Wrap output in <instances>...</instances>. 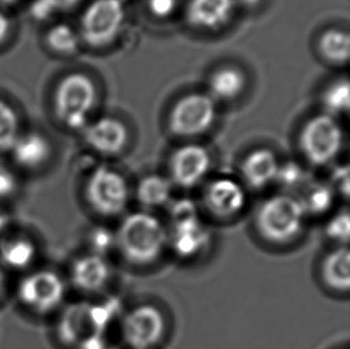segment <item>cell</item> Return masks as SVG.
Masks as SVG:
<instances>
[{
	"label": "cell",
	"mask_w": 350,
	"mask_h": 349,
	"mask_svg": "<svg viewBox=\"0 0 350 349\" xmlns=\"http://www.w3.org/2000/svg\"><path fill=\"white\" fill-rule=\"evenodd\" d=\"M96 102L97 88L90 76L81 71L65 73L53 86V120L64 131L81 133L91 121Z\"/></svg>",
	"instance_id": "cell-1"
},
{
	"label": "cell",
	"mask_w": 350,
	"mask_h": 349,
	"mask_svg": "<svg viewBox=\"0 0 350 349\" xmlns=\"http://www.w3.org/2000/svg\"><path fill=\"white\" fill-rule=\"evenodd\" d=\"M115 238L123 257L137 266L158 260L169 243V233L163 222L147 212L132 213L124 218Z\"/></svg>",
	"instance_id": "cell-2"
},
{
	"label": "cell",
	"mask_w": 350,
	"mask_h": 349,
	"mask_svg": "<svg viewBox=\"0 0 350 349\" xmlns=\"http://www.w3.org/2000/svg\"><path fill=\"white\" fill-rule=\"evenodd\" d=\"M14 294L24 311L36 317L52 316L62 310L66 278L55 269L33 268L21 276Z\"/></svg>",
	"instance_id": "cell-3"
},
{
	"label": "cell",
	"mask_w": 350,
	"mask_h": 349,
	"mask_svg": "<svg viewBox=\"0 0 350 349\" xmlns=\"http://www.w3.org/2000/svg\"><path fill=\"white\" fill-rule=\"evenodd\" d=\"M306 212L298 198L280 194L262 203L257 217V230L267 241L284 244L299 236Z\"/></svg>",
	"instance_id": "cell-4"
},
{
	"label": "cell",
	"mask_w": 350,
	"mask_h": 349,
	"mask_svg": "<svg viewBox=\"0 0 350 349\" xmlns=\"http://www.w3.org/2000/svg\"><path fill=\"white\" fill-rule=\"evenodd\" d=\"M124 21L121 0H94L83 11L78 34L81 44L90 48L108 46L118 38Z\"/></svg>",
	"instance_id": "cell-5"
},
{
	"label": "cell",
	"mask_w": 350,
	"mask_h": 349,
	"mask_svg": "<svg viewBox=\"0 0 350 349\" xmlns=\"http://www.w3.org/2000/svg\"><path fill=\"white\" fill-rule=\"evenodd\" d=\"M86 203L102 217H116L129 201L127 181L108 166H98L91 172L84 185Z\"/></svg>",
	"instance_id": "cell-6"
},
{
	"label": "cell",
	"mask_w": 350,
	"mask_h": 349,
	"mask_svg": "<svg viewBox=\"0 0 350 349\" xmlns=\"http://www.w3.org/2000/svg\"><path fill=\"white\" fill-rule=\"evenodd\" d=\"M57 336L70 349H98L105 342V333L97 324L89 302H77L62 310Z\"/></svg>",
	"instance_id": "cell-7"
},
{
	"label": "cell",
	"mask_w": 350,
	"mask_h": 349,
	"mask_svg": "<svg viewBox=\"0 0 350 349\" xmlns=\"http://www.w3.org/2000/svg\"><path fill=\"white\" fill-rule=\"evenodd\" d=\"M343 134L336 120L327 115L311 118L304 127L300 146L304 156L312 166L330 164L341 151Z\"/></svg>",
	"instance_id": "cell-8"
},
{
	"label": "cell",
	"mask_w": 350,
	"mask_h": 349,
	"mask_svg": "<svg viewBox=\"0 0 350 349\" xmlns=\"http://www.w3.org/2000/svg\"><path fill=\"white\" fill-rule=\"evenodd\" d=\"M9 163L19 174H38L54 158V145L48 134L38 128H24L8 153Z\"/></svg>",
	"instance_id": "cell-9"
},
{
	"label": "cell",
	"mask_w": 350,
	"mask_h": 349,
	"mask_svg": "<svg viewBox=\"0 0 350 349\" xmlns=\"http://www.w3.org/2000/svg\"><path fill=\"white\" fill-rule=\"evenodd\" d=\"M214 120L215 105L212 97L204 94H190L172 109L171 132L178 137H195L208 131Z\"/></svg>",
	"instance_id": "cell-10"
},
{
	"label": "cell",
	"mask_w": 350,
	"mask_h": 349,
	"mask_svg": "<svg viewBox=\"0 0 350 349\" xmlns=\"http://www.w3.org/2000/svg\"><path fill=\"white\" fill-rule=\"evenodd\" d=\"M165 326V318L156 307H135L123 318V341L132 349L153 348L163 339Z\"/></svg>",
	"instance_id": "cell-11"
},
{
	"label": "cell",
	"mask_w": 350,
	"mask_h": 349,
	"mask_svg": "<svg viewBox=\"0 0 350 349\" xmlns=\"http://www.w3.org/2000/svg\"><path fill=\"white\" fill-rule=\"evenodd\" d=\"M211 157L204 147L185 145L172 155L171 179L180 188H194L208 174Z\"/></svg>",
	"instance_id": "cell-12"
},
{
	"label": "cell",
	"mask_w": 350,
	"mask_h": 349,
	"mask_svg": "<svg viewBox=\"0 0 350 349\" xmlns=\"http://www.w3.org/2000/svg\"><path fill=\"white\" fill-rule=\"evenodd\" d=\"M38 242L30 233L17 230L16 227L0 240V264L5 270L27 273L38 262Z\"/></svg>",
	"instance_id": "cell-13"
},
{
	"label": "cell",
	"mask_w": 350,
	"mask_h": 349,
	"mask_svg": "<svg viewBox=\"0 0 350 349\" xmlns=\"http://www.w3.org/2000/svg\"><path fill=\"white\" fill-rule=\"evenodd\" d=\"M81 133L86 146L102 156L118 155L127 145V128L118 118L90 121Z\"/></svg>",
	"instance_id": "cell-14"
},
{
	"label": "cell",
	"mask_w": 350,
	"mask_h": 349,
	"mask_svg": "<svg viewBox=\"0 0 350 349\" xmlns=\"http://www.w3.org/2000/svg\"><path fill=\"white\" fill-rule=\"evenodd\" d=\"M204 203L214 217H236L245 207V189L230 177L214 179L204 190Z\"/></svg>",
	"instance_id": "cell-15"
},
{
	"label": "cell",
	"mask_w": 350,
	"mask_h": 349,
	"mask_svg": "<svg viewBox=\"0 0 350 349\" xmlns=\"http://www.w3.org/2000/svg\"><path fill=\"white\" fill-rule=\"evenodd\" d=\"M110 278L111 268L105 256L89 253L73 260L66 281L79 292L97 293L108 285Z\"/></svg>",
	"instance_id": "cell-16"
},
{
	"label": "cell",
	"mask_w": 350,
	"mask_h": 349,
	"mask_svg": "<svg viewBox=\"0 0 350 349\" xmlns=\"http://www.w3.org/2000/svg\"><path fill=\"white\" fill-rule=\"evenodd\" d=\"M209 232L200 218L176 222L169 235L170 243L177 255L185 259L194 257L208 244Z\"/></svg>",
	"instance_id": "cell-17"
},
{
	"label": "cell",
	"mask_w": 350,
	"mask_h": 349,
	"mask_svg": "<svg viewBox=\"0 0 350 349\" xmlns=\"http://www.w3.org/2000/svg\"><path fill=\"white\" fill-rule=\"evenodd\" d=\"M42 46L53 57L68 59L76 57L83 44L78 30L71 23L53 21L43 31Z\"/></svg>",
	"instance_id": "cell-18"
},
{
	"label": "cell",
	"mask_w": 350,
	"mask_h": 349,
	"mask_svg": "<svg viewBox=\"0 0 350 349\" xmlns=\"http://www.w3.org/2000/svg\"><path fill=\"white\" fill-rule=\"evenodd\" d=\"M279 166L273 152L260 148L246 157L241 166V172L250 188L265 189L275 182Z\"/></svg>",
	"instance_id": "cell-19"
},
{
	"label": "cell",
	"mask_w": 350,
	"mask_h": 349,
	"mask_svg": "<svg viewBox=\"0 0 350 349\" xmlns=\"http://www.w3.org/2000/svg\"><path fill=\"white\" fill-rule=\"evenodd\" d=\"M233 5V0H191L187 11L188 19L198 28L217 29L231 17Z\"/></svg>",
	"instance_id": "cell-20"
},
{
	"label": "cell",
	"mask_w": 350,
	"mask_h": 349,
	"mask_svg": "<svg viewBox=\"0 0 350 349\" xmlns=\"http://www.w3.org/2000/svg\"><path fill=\"white\" fill-rule=\"evenodd\" d=\"M324 281L332 289L347 292L350 287V253L347 246L332 251L322 266Z\"/></svg>",
	"instance_id": "cell-21"
},
{
	"label": "cell",
	"mask_w": 350,
	"mask_h": 349,
	"mask_svg": "<svg viewBox=\"0 0 350 349\" xmlns=\"http://www.w3.org/2000/svg\"><path fill=\"white\" fill-rule=\"evenodd\" d=\"M172 195V183L161 174H151L137 184V201L144 207L158 208L165 206Z\"/></svg>",
	"instance_id": "cell-22"
},
{
	"label": "cell",
	"mask_w": 350,
	"mask_h": 349,
	"mask_svg": "<svg viewBox=\"0 0 350 349\" xmlns=\"http://www.w3.org/2000/svg\"><path fill=\"white\" fill-rule=\"evenodd\" d=\"M23 129L22 118L17 108L9 99L0 96V155L8 156Z\"/></svg>",
	"instance_id": "cell-23"
},
{
	"label": "cell",
	"mask_w": 350,
	"mask_h": 349,
	"mask_svg": "<svg viewBox=\"0 0 350 349\" xmlns=\"http://www.w3.org/2000/svg\"><path fill=\"white\" fill-rule=\"evenodd\" d=\"M245 79L239 70L226 67L215 72L211 81L209 89L214 97L223 101L236 99L244 89Z\"/></svg>",
	"instance_id": "cell-24"
},
{
	"label": "cell",
	"mask_w": 350,
	"mask_h": 349,
	"mask_svg": "<svg viewBox=\"0 0 350 349\" xmlns=\"http://www.w3.org/2000/svg\"><path fill=\"white\" fill-rule=\"evenodd\" d=\"M319 48L323 57L329 62L338 65L347 64L350 55L349 35L337 29L329 30L321 38Z\"/></svg>",
	"instance_id": "cell-25"
},
{
	"label": "cell",
	"mask_w": 350,
	"mask_h": 349,
	"mask_svg": "<svg viewBox=\"0 0 350 349\" xmlns=\"http://www.w3.org/2000/svg\"><path fill=\"white\" fill-rule=\"evenodd\" d=\"M303 205L306 214L321 216L327 212L335 201V189L330 184L313 183L308 185L301 198H299Z\"/></svg>",
	"instance_id": "cell-26"
},
{
	"label": "cell",
	"mask_w": 350,
	"mask_h": 349,
	"mask_svg": "<svg viewBox=\"0 0 350 349\" xmlns=\"http://www.w3.org/2000/svg\"><path fill=\"white\" fill-rule=\"evenodd\" d=\"M323 107L327 115L334 118V115L348 113L350 108V88L347 79L336 81L327 88L323 94Z\"/></svg>",
	"instance_id": "cell-27"
},
{
	"label": "cell",
	"mask_w": 350,
	"mask_h": 349,
	"mask_svg": "<svg viewBox=\"0 0 350 349\" xmlns=\"http://www.w3.org/2000/svg\"><path fill=\"white\" fill-rule=\"evenodd\" d=\"M22 190V179L10 163H0V207L14 201Z\"/></svg>",
	"instance_id": "cell-28"
},
{
	"label": "cell",
	"mask_w": 350,
	"mask_h": 349,
	"mask_svg": "<svg viewBox=\"0 0 350 349\" xmlns=\"http://www.w3.org/2000/svg\"><path fill=\"white\" fill-rule=\"evenodd\" d=\"M305 179L306 174L303 168L294 161H287L284 166H279L275 182H278L284 189H295L303 187Z\"/></svg>",
	"instance_id": "cell-29"
},
{
	"label": "cell",
	"mask_w": 350,
	"mask_h": 349,
	"mask_svg": "<svg viewBox=\"0 0 350 349\" xmlns=\"http://www.w3.org/2000/svg\"><path fill=\"white\" fill-rule=\"evenodd\" d=\"M327 235L332 238V241L347 246L350 236L349 213L345 211L332 218L327 224Z\"/></svg>",
	"instance_id": "cell-30"
},
{
	"label": "cell",
	"mask_w": 350,
	"mask_h": 349,
	"mask_svg": "<svg viewBox=\"0 0 350 349\" xmlns=\"http://www.w3.org/2000/svg\"><path fill=\"white\" fill-rule=\"evenodd\" d=\"M89 244L91 248L90 253L105 257L107 253H109L113 248H116L115 233L103 227L95 229L89 236Z\"/></svg>",
	"instance_id": "cell-31"
},
{
	"label": "cell",
	"mask_w": 350,
	"mask_h": 349,
	"mask_svg": "<svg viewBox=\"0 0 350 349\" xmlns=\"http://www.w3.org/2000/svg\"><path fill=\"white\" fill-rule=\"evenodd\" d=\"M170 214L174 224L199 218L196 205L193 201L185 200V198H182L180 201L171 205Z\"/></svg>",
	"instance_id": "cell-32"
},
{
	"label": "cell",
	"mask_w": 350,
	"mask_h": 349,
	"mask_svg": "<svg viewBox=\"0 0 350 349\" xmlns=\"http://www.w3.org/2000/svg\"><path fill=\"white\" fill-rule=\"evenodd\" d=\"M16 33V23L14 17L0 8V49L4 48L14 38Z\"/></svg>",
	"instance_id": "cell-33"
},
{
	"label": "cell",
	"mask_w": 350,
	"mask_h": 349,
	"mask_svg": "<svg viewBox=\"0 0 350 349\" xmlns=\"http://www.w3.org/2000/svg\"><path fill=\"white\" fill-rule=\"evenodd\" d=\"M178 4V0H147L148 9L152 14L159 18H165L170 16Z\"/></svg>",
	"instance_id": "cell-34"
},
{
	"label": "cell",
	"mask_w": 350,
	"mask_h": 349,
	"mask_svg": "<svg viewBox=\"0 0 350 349\" xmlns=\"http://www.w3.org/2000/svg\"><path fill=\"white\" fill-rule=\"evenodd\" d=\"M332 182L334 185L332 188L338 189L341 194H343L345 198H348L349 195V169L348 166H341L340 169H337L332 176Z\"/></svg>",
	"instance_id": "cell-35"
},
{
	"label": "cell",
	"mask_w": 350,
	"mask_h": 349,
	"mask_svg": "<svg viewBox=\"0 0 350 349\" xmlns=\"http://www.w3.org/2000/svg\"><path fill=\"white\" fill-rule=\"evenodd\" d=\"M14 227L16 224L11 213L8 212L4 207H0V240L5 235H8Z\"/></svg>",
	"instance_id": "cell-36"
},
{
	"label": "cell",
	"mask_w": 350,
	"mask_h": 349,
	"mask_svg": "<svg viewBox=\"0 0 350 349\" xmlns=\"http://www.w3.org/2000/svg\"><path fill=\"white\" fill-rule=\"evenodd\" d=\"M55 10H70L75 8L81 0H49Z\"/></svg>",
	"instance_id": "cell-37"
},
{
	"label": "cell",
	"mask_w": 350,
	"mask_h": 349,
	"mask_svg": "<svg viewBox=\"0 0 350 349\" xmlns=\"http://www.w3.org/2000/svg\"><path fill=\"white\" fill-rule=\"evenodd\" d=\"M6 286H8V272L0 264V302L6 292Z\"/></svg>",
	"instance_id": "cell-38"
},
{
	"label": "cell",
	"mask_w": 350,
	"mask_h": 349,
	"mask_svg": "<svg viewBox=\"0 0 350 349\" xmlns=\"http://www.w3.org/2000/svg\"><path fill=\"white\" fill-rule=\"evenodd\" d=\"M246 5H256L260 0H241Z\"/></svg>",
	"instance_id": "cell-39"
},
{
	"label": "cell",
	"mask_w": 350,
	"mask_h": 349,
	"mask_svg": "<svg viewBox=\"0 0 350 349\" xmlns=\"http://www.w3.org/2000/svg\"><path fill=\"white\" fill-rule=\"evenodd\" d=\"M11 1H14V0H0V3H11Z\"/></svg>",
	"instance_id": "cell-40"
},
{
	"label": "cell",
	"mask_w": 350,
	"mask_h": 349,
	"mask_svg": "<svg viewBox=\"0 0 350 349\" xmlns=\"http://www.w3.org/2000/svg\"><path fill=\"white\" fill-rule=\"evenodd\" d=\"M105 349H110V348H108V347H105Z\"/></svg>",
	"instance_id": "cell-41"
}]
</instances>
